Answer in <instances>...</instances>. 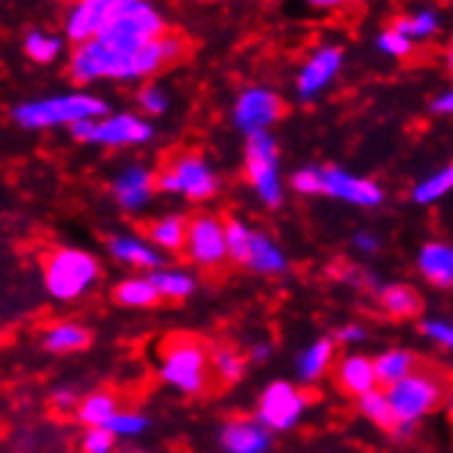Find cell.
Wrapping results in <instances>:
<instances>
[{
  "mask_svg": "<svg viewBox=\"0 0 453 453\" xmlns=\"http://www.w3.org/2000/svg\"><path fill=\"white\" fill-rule=\"evenodd\" d=\"M338 338L341 341H357V338H363V330L360 327H346V330L338 333Z\"/></svg>",
  "mask_w": 453,
  "mask_h": 453,
  "instance_id": "ee69618b",
  "label": "cell"
},
{
  "mask_svg": "<svg viewBox=\"0 0 453 453\" xmlns=\"http://www.w3.org/2000/svg\"><path fill=\"white\" fill-rule=\"evenodd\" d=\"M423 333H426V335H432V338H437V341L445 343V346H453V327H448V325H440V322L423 325Z\"/></svg>",
  "mask_w": 453,
  "mask_h": 453,
  "instance_id": "b9f144b4",
  "label": "cell"
},
{
  "mask_svg": "<svg viewBox=\"0 0 453 453\" xmlns=\"http://www.w3.org/2000/svg\"><path fill=\"white\" fill-rule=\"evenodd\" d=\"M113 303L127 308H157L165 300L151 280H124L113 288Z\"/></svg>",
  "mask_w": 453,
  "mask_h": 453,
  "instance_id": "484cf974",
  "label": "cell"
},
{
  "mask_svg": "<svg viewBox=\"0 0 453 453\" xmlns=\"http://www.w3.org/2000/svg\"><path fill=\"white\" fill-rule=\"evenodd\" d=\"M42 273L47 288L56 295L58 300H72L83 291L96 275L99 266L88 253L80 250H52L42 253Z\"/></svg>",
  "mask_w": 453,
  "mask_h": 453,
  "instance_id": "ba28073f",
  "label": "cell"
},
{
  "mask_svg": "<svg viewBox=\"0 0 453 453\" xmlns=\"http://www.w3.org/2000/svg\"><path fill=\"white\" fill-rule=\"evenodd\" d=\"M248 368V357L236 349L234 343H215V355H211V371H215V388L218 395L234 388L242 380Z\"/></svg>",
  "mask_w": 453,
  "mask_h": 453,
  "instance_id": "d6986e66",
  "label": "cell"
},
{
  "mask_svg": "<svg viewBox=\"0 0 453 453\" xmlns=\"http://www.w3.org/2000/svg\"><path fill=\"white\" fill-rule=\"evenodd\" d=\"M333 357H335V343L330 338L313 343L311 349L303 352V357H300V377L305 382L319 380V377L327 374V371L333 368Z\"/></svg>",
  "mask_w": 453,
  "mask_h": 453,
  "instance_id": "f1b7e54d",
  "label": "cell"
},
{
  "mask_svg": "<svg viewBox=\"0 0 453 453\" xmlns=\"http://www.w3.org/2000/svg\"><path fill=\"white\" fill-rule=\"evenodd\" d=\"M380 303L390 319H418L423 313V297L412 286H404V283L382 288Z\"/></svg>",
  "mask_w": 453,
  "mask_h": 453,
  "instance_id": "7402d4cb",
  "label": "cell"
},
{
  "mask_svg": "<svg viewBox=\"0 0 453 453\" xmlns=\"http://www.w3.org/2000/svg\"><path fill=\"white\" fill-rule=\"evenodd\" d=\"M286 116V102L266 91V88H250L239 96L236 111H234V121L236 127L248 132V135H256V132H264L270 124H275L278 119Z\"/></svg>",
  "mask_w": 453,
  "mask_h": 453,
  "instance_id": "7c38bea8",
  "label": "cell"
},
{
  "mask_svg": "<svg viewBox=\"0 0 453 453\" xmlns=\"http://www.w3.org/2000/svg\"><path fill=\"white\" fill-rule=\"evenodd\" d=\"M450 423H453V420H450Z\"/></svg>",
  "mask_w": 453,
  "mask_h": 453,
  "instance_id": "681fc988",
  "label": "cell"
},
{
  "mask_svg": "<svg viewBox=\"0 0 453 453\" xmlns=\"http://www.w3.org/2000/svg\"><path fill=\"white\" fill-rule=\"evenodd\" d=\"M104 429H111L113 434H138V432H143L146 429V420L141 418V415H129V412H119V415H113L108 423H104Z\"/></svg>",
  "mask_w": 453,
  "mask_h": 453,
  "instance_id": "8d00e7d4",
  "label": "cell"
},
{
  "mask_svg": "<svg viewBox=\"0 0 453 453\" xmlns=\"http://www.w3.org/2000/svg\"><path fill=\"white\" fill-rule=\"evenodd\" d=\"M305 410V395L297 393L288 382H273L258 398V420L266 429L283 432Z\"/></svg>",
  "mask_w": 453,
  "mask_h": 453,
  "instance_id": "4fadbf2b",
  "label": "cell"
},
{
  "mask_svg": "<svg viewBox=\"0 0 453 453\" xmlns=\"http://www.w3.org/2000/svg\"><path fill=\"white\" fill-rule=\"evenodd\" d=\"M129 4H135V0H77V6L66 22V36L77 47L96 39L104 31V25L119 12H124Z\"/></svg>",
  "mask_w": 453,
  "mask_h": 453,
  "instance_id": "8fae6325",
  "label": "cell"
},
{
  "mask_svg": "<svg viewBox=\"0 0 453 453\" xmlns=\"http://www.w3.org/2000/svg\"><path fill=\"white\" fill-rule=\"evenodd\" d=\"M448 190H453V163L445 171H440L437 176H432L429 181H423L415 190V201L429 203V201H437L440 196H445Z\"/></svg>",
  "mask_w": 453,
  "mask_h": 453,
  "instance_id": "e575fe53",
  "label": "cell"
},
{
  "mask_svg": "<svg viewBox=\"0 0 453 453\" xmlns=\"http://www.w3.org/2000/svg\"><path fill=\"white\" fill-rule=\"evenodd\" d=\"M50 407H52V410H58V412H66V410H74V412H77L80 398H77V393H72V390H61V393H56V395L50 398Z\"/></svg>",
  "mask_w": 453,
  "mask_h": 453,
  "instance_id": "60d3db41",
  "label": "cell"
},
{
  "mask_svg": "<svg viewBox=\"0 0 453 453\" xmlns=\"http://www.w3.org/2000/svg\"><path fill=\"white\" fill-rule=\"evenodd\" d=\"M149 280L154 283V288L163 295L165 303H181L184 297L193 291V280L190 278H184V275H173V273H154L149 275Z\"/></svg>",
  "mask_w": 453,
  "mask_h": 453,
  "instance_id": "4dcf8cb0",
  "label": "cell"
},
{
  "mask_svg": "<svg viewBox=\"0 0 453 453\" xmlns=\"http://www.w3.org/2000/svg\"><path fill=\"white\" fill-rule=\"evenodd\" d=\"M116 442V434L111 429H104V426H99V429H91L86 442H83V450L86 453H111Z\"/></svg>",
  "mask_w": 453,
  "mask_h": 453,
  "instance_id": "f35d334b",
  "label": "cell"
},
{
  "mask_svg": "<svg viewBox=\"0 0 453 453\" xmlns=\"http://www.w3.org/2000/svg\"><path fill=\"white\" fill-rule=\"evenodd\" d=\"M360 412L365 415V418H371L382 432H388L390 437H395V432H398V426H402V420H398V415H395V410H393V404H390V398H388V393H382V390H371V393H365L363 398H360Z\"/></svg>",
  "mask_w": 453,
  "mask_h": 453,
  "instance_id": "4316f807",
  "label": "cell"
},
{
  "mask_svg": "<svg viewBox=\"0 0 453 453\" xmlns=\"http://www.w3.org/2000/svg\"><path fill=\"white\" fill-rule=\"evenodd\" d=\"M291 188L300 193H325V168H305L291 176Z\"/></svg>",
  "mask_w": 453,
  "mask_h": 453,
  "instance_id": "d590c367",
  "label": "cell"
},
{
  "mask_svg": "<svg viewBox=\"0 0 453 453\" xmlns=\"http://www.w3.org/2000/svg\"><path fill=\"white\" fill-rule=\"evenodd\" d=\"M393 28L398 34H404L407 39H426L437 31V17L432 12H420V14H412V17H402L395 19Z\"/></svg>",
  "mask_w": 453,
  "mask_h": 453,
  "instance_id": "836d02e7",
  "label": "cell"
},
{
  "mask_svg": "<svg viewBox=\"0 0 453 453\" xmlns=\"http://www.w3.org/2000/svg\"><path fill=\"white\" fill-rule=\"evenodd\" d=\"M184 264H196L206 283L218 286L228 278L234 264L228 256L223 215L218 218V215H206V211H196V215H190Z\"/></svg>",
  "mask_w": 453,
  "mask_h": 453,
  "instance_id": "277c9868",
  "label": "cell"
},
{
  "mask_svg": "<svg viewBox=\"0 0 453 453\" xmlns=\"http://www.w3.org/2000/svg\"><path fill=\"white\" fill-rule=\"evenodd\" d=\"M420 273L432 286L450 288L453 286V250L445 245H426L420 253Z\"/></svg>",
  "mask_w": 453,
  "mask_h": 453,
  "instance_id": "603a6c76",
  "label": "cell"
},
{
  "mask_svg": "<svg viewBox=\"0 0 453 453\" xmlns=\"http://www.w3.org/2000/svg\"><path fill=\"white\" fill-rule=\"evenodd\" d=\"M72 135L77 141L88 143H104V146H129V143H143L151 138V127L135 116H113L104 121H77L72 124Z\"/></svg>",
  "mask_w": 453,
  "mask_h": 453,
  "instance_id": "30bf717a",
  "label": "cell"
},
{
  "mask_svg": "<svg viewBox=\"0 0 453 453\" xmlns=\"http://www.w3.org/2000/svg\"><path fill=\"white\" fill-rule=\"evenodd\" d=\"M333 382L338 388V393L349 395V398H363L365 393L377 390V371H374V360H365L363 355H352V357H341L333 365Z\"/></svg>",
  "mask_w": 453,
  "mask_h": 453,
  "instance_id": "5bb4252c",
  "label": "cell"
},
{
  "mask_svg": "<svg viewBox=\"0 0 453 453\" xmlns=\"http://www.w3.org/2000/svg\"><path fill=\"white\" fill-rule=\"evenodd\" d=\"M181 56H184V42L179 36H163L141 47L138 52H127V56H121V52H108L96 42H86L74 47L72 61H69V74L74 83H91V80H102V77L141 80L171 66Z\"/></svg>",
  "mask_w": 453,
  "mask_h": 453,
  "instance_id": "6da1fadb",
  "label": "cell"
},
{
  "mask_svg": "<svg viewBox=\"0 0 453 453\" xmlns=\"http://www.w3.org/2000/svg\"><path fill=\"white\" fill-rule=\"evenodd\" d=\"M154 188L163 193H184L190 201H206L218 193V179L209 173L198 154H173L154 173Z\"/></svg>",
  "mask_w": 453,
  "mask_h": 453,
  "instance_id": "52a82bcc",
  "label": "cell"
},
{
  "mask_svg": "<svg viewBox=\"0 0 453 453\" xmlns=\"http://www.w3.org/2000/svg\"><path fill=\"white\" fill-rule=\"evenodd\" d=\"M377 44H380V50L382 52H388V56H407V52L412 50V39H407L404 34H398L395 28L393 31H388V34H382L380 39H377Z\"/></svg>",
  "mask_w": 453,
  "mask_h": 453,
  "instance_id": "74e56055",
  "label": "cell"
},
{
  "mask_svg": "<svg viewBox=\"0 0 453 453\" xmlns=\"http://www.w3.org/2000/svg\"><path fill=\"white\" fill-rule=\"evenodd\" d=\"M138 102H141V108L146 113H151V116H159V113L168 108V96L159 91V88H151V86L138 94Z\"/></svg>",
  "mask_w": 453,
  "mask_h": 453,
  "instance_id": "ab89813d",
  "label": "cell"
},
{
  "mask_svg": "<svg viewBox=\"0 0 453 453\" xmlns=\"http://www.w3.org/2000/svg\"><path fill=\"white\" fill-rule=\"evenodd\" d=\"M211 355H215V341L206 335L176 330L159 341V360H163V377L176 385L181 393L209 398L218 395L215 371H211Z\"/></svg>",
  "mask_w": 453,
  "mask_h": 453,
  "instance_id": "7a4b0ae2",
  "label": "cell"
},
{
  "mask_svg": "<svg viewBox=\"0 0 453 453\" xmlns=\"http://www.w3.org/2000/svg\"><path fill=\"white\" fill-rule=\"evenodd\" d=\"M119 407H121V398L116 390H96L91 395H86L83 402H80L74 418L83 423V426H91V429H99V426L108 423L113 415H119Z\"/></svg>",
  "mask_w": 453,
  "mask_h": 453,
  "instance_id": "ffe728a7",
  "label": "cell"
},
{
  "mask_svg": "<svg viewBox=\"0 0 453 453\" xmlns=\"http://www.w3.org/2000/svg\"><path fill=\"white\" fill-rule=\"evenodd\" d=\"M220 442L228 453H264L270 445V434L250 415H231L223 426Z\"/></svg>",
  "mask_w": 453,
  "mask_h": 453,
  "instance_id": "9a60e30c",
  "label": "cell"
},
{
  "mask_svg": "<svg viewBox=\"0 0 453 453\" xmlns=\"http://www.w3.org/2000/svg\"><path fill=\"white\" fill-rule=\"evenodd\" d=\"M94 341V333L86 327H77V325H56L47 338H44V349L56 352V355H69V352H83L88 349Z\"/></svg>",
  "mask_w": 453,
  "mask_h": 453,
  "instance_id": "d4e9b609",
  "label": "cell"
},
{
  "mask_svg": "<svg viewBox=\"0 0 453 453\" xmlns=\"http://www.w3.org/2000/svg\"><path fill=\"white\" fill-rule=\"evenodd\" d=\"M61 47L64 44L58 36H47L42 31H31L28 36H25V52H28V58L36 64H52L58 58Z\"/></svg>",
  "mask_w": 453,
  "mask_h": 453,
  "instance_id": "1f68e13d",
  "label": "cell"
},
{
  "mask_svg": "<svg viewBox=\"0 0 453 453\" xmlns=\"http://www.w3.org/2000/svg\"><path fill=\"white\" fill-rule=\"evenodd\" d=\"M341 61H343L341 47L327 44V47L319 50L316 56L305 64V69H303V74H300V80H297V91H300V96H303V99H311V96H316L319 91H322V88L330 83V80L338 74Z\"/></svg>",
  "mask_w": 453,
  "mask_h": 453,
  "instance_id": "2e32d148",
  "label": "cell"
},
{
  "mask_svg": "<svg viewBox=\"0 0 453 453\" xmlns=\"http://www.w3.org/2000/svg\"><path fill=\"white\" fill-rule=\"evenodd\" d=\"M448 69L453 74V42H450V50H448Z\"/></svg>",
  "mask_w": 453,
  "mask_h": 453,
  "instance_id": "7dc6e473",
  "label": "cell"
},
{
  "mask_svg": "<svg viewBox=\"0 0 453 453\" xmlns=\"http://www.w3.org/2000/svg\"><path fill=\"white\" fill-rule=\"evenodd\" d=\"M448 415H450V420H453V393H450V402H448Z\"/></svg>",
  "mask_w": 453,
  "mask_h": 453,
  "instance_id": "c3c4849f",
  "label": "cell"
},
{
  "mask_svg": "<svg viewBox=\"0 0 453 453\" xmlns=\"http://www.w3.org/2000/svg\"><path fill=\"white\" fill-rule=\"evenodd\" d=\"M308 4H313V6H335L338 0H308Z\"/></svg>",
  "mask_w": 453,
  "mask_h": 453,
  "instance_id": "bcb514c9",
  "label": "cell"
},
{
  "mask_svg": "<svg viewBox=\"0 0 453 453\" xmlns=\"http://www.w3.org/2000/svg\"><path fill=\"white\" fill-rule=\"evenodd\" d=\"M283 266H286L283 256L270 242H266L261 234H253V261H250V270L273 275V273H283Z\"/></svg>",
  "mask_w": 453,
  "mask_h": 453,
  "instance_id": "d6a6232c",
  "label": "cell"
},
{
  "mask_svg": "<svg viewBox=\"0 0 453 453\" xmlns=\"http://www.w3.org/2000/svg\"><path fill=\"white\" fill-rule=\"evenodd\" d=\"M163 36H168L165 19L159 17L146 0H135V4H129L124 12H119L104 25V31L91 42H96L108 52H121V56H127V52H138L141 47Z\"/></svg>",
  "mask_w": 453,
  "mask_h": 453,
  "instance_id": "5b68a950",
  "label": "cell"
},
{
  "mask_svg": "<svg viewBox=\"0 0 453 453\" xmlns=\"http://www.w3.org/2000/svg\"><path fill=\"white\" fill-rule=\"evenodd\" d=\"M245 176L266 206H280V184H278V146L266 132L248 135L245 149Z\"/></svg>",
  "mask_w": 453,
  "mask_h": 453,
  "instance_id": "9c48e42d",
  "label": "cell"
},
{
  "mask_svg": "<svg viewBox=\"0 0 453 453\" xmlns=\"http://www.w3.org/2000/svg\"><path fill=\"white\" fill-rule=\"evenodd\" d=\"M116 198L127 206V209H138L149 201V196L157 190L154 188V173L143 171V168H129L127 173H121L116 179Z\"/></svg>",
  "mask_w": 453,
  "mask_h": 453,
  "instance_id": "44dd1931",
  "label": "cell"
},
{
  "mask_svg": "<svg viewBox=\"0 0 453 453\" xmlns=\"http://www.w3.org/2000/svg\"><path fill=\"white\" fill-rule=\"evenodd\" d=\"M138 228L151 239V242L163 245L179 261H184V250H188L190 215H173V218H163V220H146V223H138Z\"/></svg>",
  "mask_w": 453,
  "mask_h": 453,
  "instance_id": "ac0fdd59",
  "label": "cell"
},
{
  "mask_svg": "<svg viewBox=\"0 0 453 453\" xmlns=\"http://www.w3.org/2000/svg\"><path fill=\"white\" fill-rule=\"evenodd\" d=\"M325 193L343 198V201L360 203V206H377L382 201V190L374 181L349 176L341 168H325Z\"/></svg>",
  "mask_w": 453,
  "mask_h": 453,
  "instance_id": "e0dca14e",
  "label": "cell"
},
{
  "mask_svg": "<svg viewBox=\"0 0 453 453\" xmlns=\"http://www.w3.org/2000/svg\"><path fill=\"white\" fill-rule=\"evenodd\" d=\"M453 393V374L429 357H420L418 368L410 377L388 390L390 404L398 420H418L420 415H429L450 402Z\"/></svg>",
  "mask_w": 453,
  "mask_h": 453,
  "instance_id": "3957f363",
  "label": "cell"
},
{
  "mask_svg": "<svg viewBox=\"0 0 453 453\" xmlns=\"http://www.w3.org/2000/svg\"><path fill=\"white\" fill-rule=\"evenodd\" d=\"M108 248H111V253L116 258L129 261L135 266H159V264H163V256H157L146 245L135 242V239H108Z\"/></svg>",
  "mask_w": 453,
  "mask_h": 453,
  "instance_id": "f546056e",
  "label": "cell"
},
{
  "mask_svg": "<svg viewBox=\"0 0 453 453\" xmlns=\"http://www.w3.org/2000/svg\"><path fill=\"white\" fill-rule=\"evenodd\" d=\"M108 113V104L96 96L86 94H72V96H56V99H42V102H28L14 108V121L25 129H42L52 124H77L94 116Z\"/></svg>",
  "mask_w": 453,
  "mask_h": 453,
  "instance_id": "8992f818",
  "label": "cell"
},
{
  "mask_svg": "<svg viewBox=\"0 0 453 453\" xmlns=\"http://www.w3.org/2000/svg\"><path fill=\"white\" fill-rule=\"evenodd\" d=\"M420 363V355L415 352H402V349H395V352H388V355H380L374 360V371H377V385L382 388H393L398 385L404 377H410L412 371L418 368Z\"/></svg>",
  "mask_w": 453,
  "mask_h": 453,
  "instance_id": "cb8c5ba5",
  "label": "cell"
},
{
  "mask_svg": "<svg viewBox=\"0 0 453 453\" xmlns=\"http://www.w3.org/2000/svg\"><path fill=\"white\" fill-rule=\"evenodd\" d=\"M432 111L434 113H453V91H448V94H442V96H437L434 102H432Z\"/></svg>",
  "mask_w": 453,
  "mask_h": 453,
  "instance_id": "7bdbcfd3",
  "label": "cell"
},
{
  "mask_svg": "<svg viewBox=\"0 0 453 453\" xmlns=\"http://www.w3.org/2000/svg\"><path fill=\"white\" fill-rule=\"evenodd\" d=\"M357 245H360V248H368V250H374V248H377V242H374L371 236H357Z\"/></svg>",
  "mask_w": 453,
  "mask_h": 453,
  "instance_id": "f6af8a7d",
  "label": "cell"
},
{
  "mask_svg": "<svg viewBox=\"0 0 453 453\" xmlns=\"http://www.w3.org/2000/svg\"><path fill=\"white\" fill-rule=\"evenodd\" d=\"M223 226H226V242H228V256L234 266H248L250 270V261H253V234L234 220L231 215L223 211Z\"/></svg>",
  "mask_w": 453,
  "mask_h": 453,
  "instance_id": "83f0119b",
  "label": "cell"
}]
</instances>
